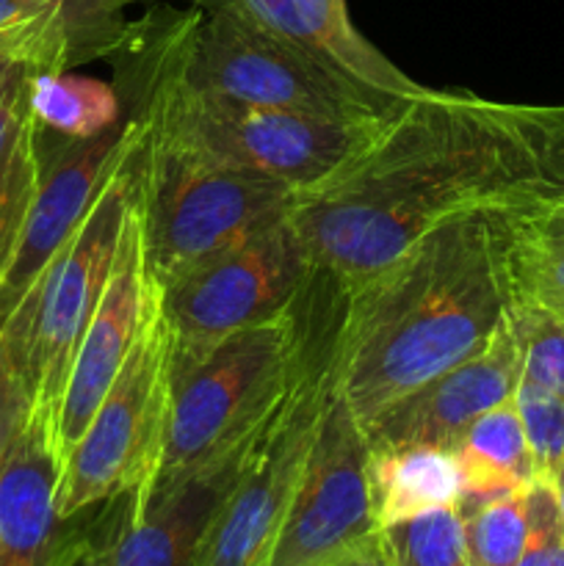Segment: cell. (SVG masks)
<instances>
[{"mask_svg": "<svg viewBox=\"0 0 564 566\" xmlns=\"http://www.w3.org/2000/svg\"><path fill=\"white\" fill-rule=\"evenodd\" d=\"M31 111L42 130L61 138H97L114 130L122 116V99L111 83L75 72H31L28 83Z\"/></svg>", "mask_w": 564, "mask_h": 566, "instance_id": "603a6c76", "label": "cell"}, {"mask_svg": "<svg viewBox=\"0 0 564 566\" xmlns=\"http://www.w3.org/2000/svg\"><path fill=\"white\" fill-rule=\"evenodd\" d=\"M318 274L291 216L160 287V307L177 348H199L230 332L269 324L296 307Z\"/></svg>", "mask_w": 564, "mask_h": 566, "instance_id": "30bf717a", "label": "cell"}, {"mask_svg": "<svg viewBox=\"0 0 564 566\" xmlns=\"http://www.w3.org/2000/svg\"><path fill=\"white\" fill-rule=\"evenodd\" d=\"M520 379L523 357L506 318L481 352L442 370L365 423L370 451L401 446H440L453 451L481 415L512 401Z\"/></svg>", "mask_w": 564, "mask_h": 566, "instance_id": "4fadbf2b", "label": "cell"}, {"mask_svg": "<svg viewBox=\"0 0 564 566\" xmlns=\"http://www.w3.org/2000/svg\"><path fill=\"white\" fill-rule=\"evenodd\" d=\"M529 486L457 506L470 566H520L529 539Z\"/></svg>", "mask_w": 564, "mask_h": 566, "instance_id": "cb8c5ba5", "label": "cell"}, {"mask_svg": "<svg viewBox=\"0 0 564 566\" xmlns=\"http://www.w3.org/2000/svg\"><path fill=\"white\" fill-rule=\"evenodd\" d=\"M379 531L368 437L337 385H332L271 566H315Z\"/></svg>", "mask_w": 564, "mask_h": 566, "instance_id": "8fae6325", "label": "cell"}, {"mask_svg": "<svg viewBox=\"0 0 564 566\" xmlns=\"http://www.w3.org/2000/svg\"><path fill=\"white\" fill-rule=\"evenodd\" d=\"M114 64L116 70L130 72L125 81L136 83L133 92L138 97L133 114L142 116L155 133L241 175L288 188L296 197L330 180L382 122L346 125L232 103L194 88L164 59L144 17L130 22Z\"/></svg>", "mask_w": 564, "mask_h": 566, "instance_id": "3957f363", "label": "cell"}, {"mask_svg": "<svg viewBox=\"0 0 564 566\" xmlns=\"http://www.w3.org/2000/svg\"><path fill=\"white\" fill-rule=\"evenodd\" d=\"M144 138L147 122L130 114L103 136L86 142L64 138V144L50 155L42 153L39 191L22 227L14 258L0 280V324L36 287L44 269L53 263L59 249L70 241L72 232L97 202L111 175L142 147Z\"/></svg>", "mask_w": 564, "mask_h": 566, "instance_id": "7c38bea8", "label": "cell"}, {"mask_svg": "<svg viewBox=\"0 0 564 566\" xmlns=\"http://www.w3.org/2000/svg\"><path fill=\"white\" fill-rule=\"evenodd\" d=\"M142 149L144 144L111 175L36 287L0 324L25 370L33 409L48 415L55 426L72 359L114 274L122 232L138 193Z\"/></svg>", "mask_w": 564, "mask_h": 566, "instance_id": "ba28073f", "label": "cell"}, {"mask_svg": "<svg viewBox=\"0 0 564 566\" xmlns=\"http://www.w3.org/2000/svg\"><path fill=\"white\" fill-rule=\"evenodd\" d=\"M144 22L182 81L232 103L346 125L379 122L401 105L354 86L230 11L158 3Z\"/></svg>", "mask_w": 564, "mask_h": 566, "instance_id": "8992f818", "label": "cell"}, {"mask_svg": "<svg viewBox=\"0 0 564 566\" xmlns=\"http://www.w3.org/2000/svg\"><path fill=\"white\" fill-rule=\"evenodd\" d=\"M265 426L216 462L136 501L111 566H194L216 514L252 464Z\"/></svg>", "mask_w": 564, "mask_h": 566, "instance_id": "e0dca14e", "label": "cell"}, {"mask_svg": "<svg viewBox=\"0 0 564 566\" xmlns=\"http://www.w3.org/2000/svg\"><path fill=\"white\" fill-rule=\"evenodd\" d=\"M136 0H0V61L36 72H70L114 59Z\"/></svg>", "mask_w": 564, "mask_h": 566, "instance_id": "ac0fdd59", "label": "cell"}, {"mask_svg": "<svg viewBox=\"0 0 564 566\" xmlns=\"http://www.w3.org/2000/svg\"><path fill=\"white\" fill-rule=\"evenodd\" d=\"M299 340L302 298L282 318L230 332L208 346L177 348L171 340L164 448L136 501L258 434L291 390Z\"/></svg>", "mask_w": 564, "mask_h": 566, "instance_id": "277c9868", "label": "cell"}, {"mask_svg": "<svg viewBox=\"0 0 564 566\" xmlns=\"http://www.w3.org/2000/svg\"><path fill=\"white\" fill-rule=\"evenodd\" d=\"M553 490H556L558 509H562V517H564V464H562V468H558L556 479H553Z\"/></svg>", "mask_w": 564, "mask_h": 566, "instance_id": "d6a6232c", "label": "cell"}, {"mask_svg": "<svg viewBox=\"0 0 564 566\" xmlns=\"http://www.w3.org/2000/svg\"><path fill=\"white\" fill-rule=\"evenodd\" d=\"M296 193L205 158L147 125L138 164L144 265L158 287L293 213Z\"/></svg>", "mask_w": 564, "mask_h": 566, "instance_id": "52a82bcc", "label": "cell"}, {"mask_svg": "<svg viewBox=\"0 0 564 566\" xmlns=\"http://www.w3.org/2000/svg\"><path fill=\"white\" fill-rule=\"evenodd\" d=\"M17 70H22V66L20 64H9V61H0V92L9 86V81L17 75Z\"/></svg>", "mask_w": 564, "mask_h": 566, "instance_id": "1f68e13d", "label": "cell"}, {"mask_svg": "<svg viewBox=\"0 0 564 566\" xmlns=\"http://www.w3.org/2000/svg\"><path fill=\"white\" fill-rule=\"evenodd\" d=\"M149 276V274H147ZM171 329L149 280L142 332L81 440L64 457L59 514L81 517L125 492H144L158 468L169 403Z\"/></svg>", "mask_w": 564, "mask_h": 566, "instance_id": "9c48e42d", "label": "cell"}, {"mask_svg": "<svg viewBox=\"0 0 564 566\" xmlns=\"http://www.w3.org/2000/svg\"><path fill=\"white\" fill-rule=\"evenodd\" d=\"M514 407L534 457L536 479L553 481L564 464V398L534 381L520 379Z\"/></svg>", "mask_w": 564, "mask_h": 566, "instance_id": "4316f807", "label": "cell"}, {"mask_svg": "<svg viewBox=\"0 0 564 566\" xmlns=\"http://www.w3.org/2000/svg\"><path fill=\"white\" fill-rule=\"evenodd\" d=\"M31 66L17 70L0 92V280L20 243L42 180V127L31 111Z\"/></svg>", "mask_w": 564, "mask_h": 566, "instance_id": "d6986e66", "label": "cell"}, {"mask_svg": "<svg viewBox=\"0 0 564 566\" xmlns=\"http://www.w3.org/2000/svg\"><path fill=\"white\" fill-rule=\"evenodd\" d=\"M186 3L230 11L288 44L304 59L346 77L354 86L398 105L426 92L354 28L346 0H136V6Z\"/></svg>", "mask_w": 564, "mask_h": 566, "instance_id": "5bb4252c", "label": "cell"}, {"mask_svg": "<svg viewBox=\"0 0 564 566\" xmlns=\"http://www.w3.org/2000/svg\"><path fill=\"white\" fill-rule=\"evenodd\" d=\"M514 296L564 321V191L509 216Z\"/></svg>", "mask_w": 564, "mask_h": 566, "instance_id": "7402d4cb", "label": "cell"}, {"mask_svg": "<svg viewBox=\"0 0 564 566\" xmlns=\"http://www.w3.org/2000/svg\"><path fill=\"white\" fill-rule=\"evenodd\" d=\"M509 324L523 357V379L564 398V321L514 296Z\"/></svg>", "mask_w": 564, "mask_h": 566, "instance_id": "484cf974", "label": "cell"}, {"mask_svg": "<svg viewBox=\"0 0 564 566\" xmlns=\"http://www.w3.org/2000/svg\"><path fill=\"white\" fill-rule=\"evenodd\" d=\"M61 453L55 423L33 409L0 462V566H64L86 514H59Z\"/></svg>", "mask_w": 564, "mask_h": 566, "instance_id": "2e32d148", "label": "cell"}, {"mask_svg": "<svg viewBox=\"0 0 564 566\" xmlns=\"http://www.w3.org/2000/svg\"><path fill=\"white\" fill-rule=\"evenodd\" d=\"M509 216L435 227L346 291L335 385L359 423L473 357L514 304Z\"/></svg>", "mask_w": 564, "mask_h": 566, "instance_id": "7a4b0ae2", "label": "cell"}, {"mask_svg": "<svg viewBox=\"0 0 564 566\" xmlns=\"http://www.w3.org/2000/svg\"><path fill=\"white\" fill-rule=\"evenodd\" d=\"M149 276L144 265L142 247V221H138V193L127 216L125 232L119 241L114 274L108 287L88 321L81 337L75 359H72L70 376H66L64 398L59 409V426H55V442H59L61 464L77 440L86 431L88 420L97 412L100 401L111 390L119 376L138 332H142L144 307H147Z\"/></svg>", "mask_w": 564, "mask_h": 566, "instance_id": "9a60e30c", "label": "cell"}, {"mask_svg": "<svg viewBox=\"0 0 564 566\" xmlns=\"http://www.w3.org/2000/svg\"><path fill=\"white\" fill-rule=\"evenodd\" d=\"M343 302L341 282L318 269L302 296V340L291 390L271 415L241 484L216 514L194 566H271L288 503L335 385Z\"/></svg>", "mask_w": 564, "mask_h": 566, "instance_id": "5b68a950", "label": "cell"}, {"mask_svg": "<svg viewBox=\"0 0 564 566\" xmlns=\"http://www.w3.org/2000/svg\"><path fill=\"white\" fill-rule=\"evenodd\" d=\"M370 490L379 528L437 509L459 506L464 495L457 453L440 446L370 451Z\"/></svg>", "mask_w": 564, "mask_h": 566, "instance_id": "ffe728a7", "label": "cell"}, {"mask_svg": "<svg viewBox=\"0 0 564 566\" xmlns=\"http://www.w3.org/2000/svg\"><path fill=\"white\" fill-rule=\"evenodd\" d=\"M520 566H564V517L553 481L529 486V539Z\"/></svg>", "mask_w": 564, "mask_h": 566, "instance_id": "83f0119b", "label": "cell"}, {"mask_svg": "<svg viewBox=\"0 0 564 566\" xmlns=\"http://www.w3.org/2000/svg\"><path fill=\"white\" fill-rule=\"evenodd\" d=\"M33 412V396L28 390L25 370L11 348L9 337L0 329V462L11 442L20 437Z\"/></svg>", "mask_w": 564, "mask_h": 566, "instance_id": "f546056e", "label": "cell"}, {"mask_svg": "<svg viewBox=\"0 0 564 566\" xmlns=\"http://www.w3.org/2000/svg\"><path fill=\"white\" fill-rule=\"evenodd\" d=\"M464 495L459 506L525 490L536 481L534 457L512 401L481 415L453 446Z\"/></svg>", "mask_w": 564, "mask_h": 566, "instance_id": "44dd1931", "label": "cell"}, {"mask_svg": "<svg viewBox=\"0 0 564 566\" xmlns=\"http://www.w3.org/2000/svg\"><path fill=\"white\" fill-rule=\"evenodd\" d=\"M315 566H393V562L379 531V534L368 536V539H363L359 545L348 547V551L337 553V556L326 558V562Z\"/></svg>", "mask_w": 564, "mask_h": 566, "instance_id": "4dcf8cb0", "label": "cell"}, {"mask_svg": "<svg viewBox=\"0 0 564 566\" xmlns=\"http://www.w3.org/2000/svg\"><path fill=\"white\" fill-rule=\"evenodd\" d=\"M393 566H470L457 506L418 514L382 528Z\"/></svg>", "mask_w": 564, "mask_h": 566, "instance_id": "d4e9b609", "label": "cell"}, {"mask_svg": "<svg viewBox=\"0 0 564 566\" xmlns=\"http://www.w3.org/2000/svg\"><path fill=\"white\" fill-rule=\"evenodd\" d=\"M136 495L138 490L125 492L122 497H114V501L92 509L64 566H111L116 539H119L122 528H125L127 517L136 506Z\"/></svg>", "mask_w": 564, "mask_h": 566, "instance_id": "f1b7e54d", "label": "cell"}, {"mask_svg": "<svg viewBox=\"0 0 564 566\" xmlns=\"http://www.w3.org/2000/svg\"><path fill=\"white\" fill-rule=\"evenodd\" d=\"M562 191L564 105L426 88L302 193L291 221L315 265L348 291L446 221L518 213Z\"/></svg>", "mask_w": 564, "mask_h": 566, "instance_id": "6da1fadb", "label": "cell"}]
</instances>
